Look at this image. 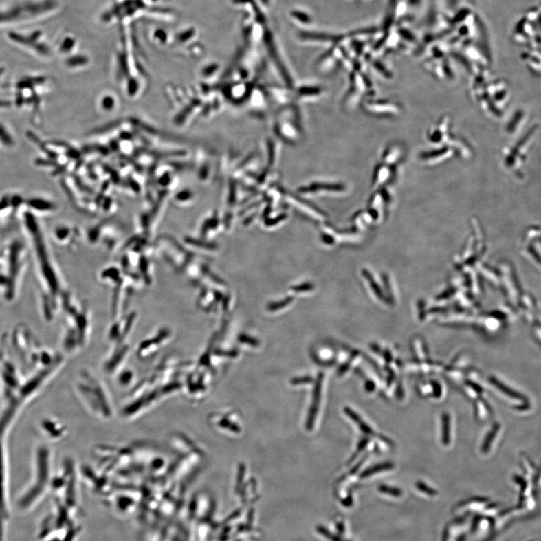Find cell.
Returning <instances> with one entry per match:
<instances>
[{"mask_svg":"<svg viewBox=\"0 0 541 541\" xmlns=\"http://www.w3.org/2000/svg\"><path fill=\"white\" fill-rule=\"evenodd\" d=\"M60 10L58 0H21L0 7V28L46 19Z\"/></svg>","mask_w":541,"mask_h":541,"instance_id":"obj_1","label":"cell"},{"mask_svg":"<svg viewBox=\"0 0 541 541\" xmlns=\"http://www.w3.org/2000/svg\"><path fill=\"white\" fill-rule=\"evenodd\" d=\"M5 36L8 41L27 51L40 56H47L50 54V47L46 43L45 34L41 30H12L8 31Z\"/></svg>","mask_w":541,"mask_h":541,"instance_id":"obj_2","label":"cell"},{"mask_svg":"<svg viewBox=\"0 0 541 541\" xmlns=\"http://www.w3.org/2000/svg\"><path fill=\"white\" fill-rule=\"evenodd\" d=\"M442 442L445 446L450 442V417L448 413L442 415Z\"/></svg>","mask_w":541,"mask_h":541,"instance_id":"obj_3","label":"cell"},{"mask_svg":"<svg viewBox=\"0 0 541 541\" xmlns=\"http://www.w3.org/2000/svg\"><path fill=\"white\" fill-rule=\"evenodd\" d=\"M0 142L8 148L14 146L15 142L13 136L5 126L0 124Z\"/></svg>","mask_w":541,"mask_h":541,"instance_id":"obj_4","label":"cell"},{"mask_svg":"<svg viewBox=\"0 0 541 541\" xmlns=\"http://www.w3.org/2000/svg\"><path fill=\"white\" fill-rule=\"evenodd\" d=\"M393 467L394 465L390 463H385L382 464L376 465L373 467H371L366 472H363L362 474V478H368V476H370L374 474L387 471V470H390Z\"/></svg>","mask_w":541,"mask_h":541,"instance_id":"obj_5","label":"cell"},{"mask_svg":"<svg viewBox=\"0 0 541 541\" xmlns=\"http://www.w3.org/2000/svg\"><path fill=\"white\" fill-rule=\"evenodd\" d=\"M381 492H384V494L391 495L393 496H400L401 495V492L398 489L390 488L388 487H382L379 488Z\"/></svg>","mask_w":541,"mask_h":541,"instance_id":"obj_6","label":"cell"},{"mask_svg":"<svg viewBox=\"0 0 541 541\" xmlns=\"http://www.w3.org/2000/svg\"><path fill=\"white\" fill-rule=\"evenodd\" d=\"M358 424L360 425V428L363 432L369 435H373L374 434V431L371 429L370 426L362 421H361Z\"/></svg>","mask_w":541,"mask_h":541,"instance_id":"obj_7","label":"cell"},{"mask_svg":"<svg viewBox=\"0 0 541 541\" xmlns=\"http://www.w3.org/2000/svg\"><path fill=\"white\" fill-rule=\"evenodd\" d=\"M417 488L419 490H421V491H423L424 492H426V494H430L432 496L435 494V491L434 490H432L430 488H428V487H426L425 485V484L423 483H417Z\"/></svg>","mask_w":541,"mask_h":541,"instance_id":"obj_8","label":"cell"},{"mask_svg":"<svg viewBox=\"0 0 541 541\" xmlns=\"http://www.w3.org/2000/svg\"><path fill=\"white\" fill-rule=\"evenodd\" d=\"M432 386H433L434 389L435 397L439 398V397H440V395L441 394V386H440V384L438 382H432Z\"/></svg>","mask_w":541,"mask_h":541,"instance_id":"obj_9","label":"cell"},{"mask_svg":"<svg viewBox=\"0 0 541 541\" xmlns=\"http://www.w3.org/2000/svg\"><path fill=\"white\" fill-rule=\"evenodd\" d=\"M12 103L7 100H0V108H5L11 107Z\"/></svg>","mask_w":541,"mask_h":541,"instance_id":"obj_10","label":"cell"}]
</instances>
